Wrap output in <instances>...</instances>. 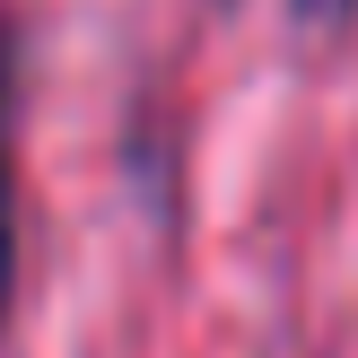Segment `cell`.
Wrapping results in <instances>:
<instances>
[{
    "mask_svg": "<svg viewBox=\"0 0 358 358\" xmlns=\"http://www.w3.org/2000/svg\"><path fill=\"white\" fill-rule=\"evenodd\" d=\"M289 17H297L306 35H341L350 17H358V0H289Z\"/></svg>",
    "mask_w": 358,
    "mask_h": 358,
    "instance_id": "cell-2",
    "label": "cell"
},
{
    "mask_svg": "<svg viewBox=\"0 0 358 358\" xmlns=\"http://www.w3.org/2000/svg\"><path fill=\"white\" fill-rule=\"evenodd\" d=\"M17 17L0 9V332H9V306H17Z\"/></svg>",
    "mask_w": 358,
    "mask_h": 358,
    "instance_id": "cell-1",
    "label": "cell"
},
{
    "mask_svg": "<svg viewBox=\"0 0 358 358\" xmlns=\"http://www.w3.org/2000/svg\"><path fill=\"white\" fill-rule=\"evenodd\" d=\"M210 9H236V0H210Z\"/></svg>",
    "mask_w": 358,
    "mask_h": 358,
    "instance_id": "cell-3",
    "label": "cell"
}]
</instances>
